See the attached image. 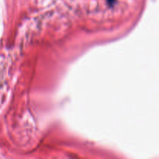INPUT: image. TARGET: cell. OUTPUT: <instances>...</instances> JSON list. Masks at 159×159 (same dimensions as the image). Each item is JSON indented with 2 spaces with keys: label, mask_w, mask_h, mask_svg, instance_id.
Segmentation results:
<instances>
[{
  "label": "cell",
  "mask_w": 159,
  "mask_h": 159,
  "mask_svg": "<svg viewBox=\"0 0 159 159\" xmlns=\"http://www.w3.org/2000/svg\"><path fill=\"white\" fill-rule=\"evenodd\" d=\"M114 1H115V0H107V2H108L110 4H113V3L114 2Z\"/></svg>",
  "instance_id": "cell-1"
}]
</instances>
